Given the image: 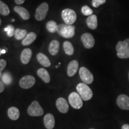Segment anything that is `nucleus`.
I'll use <instances>...</instances> for the list:
<instances>
[{"instance_id":"f257e3e1","label":"nucleus","mask_w":129,"mask_h":129,"mask_svg":"<svg viewBox=\"0 0 129 129\" xmlns=\"http://www.w3.org/2000/svg\"><path fill=\"white\" fill-rule=\"evenodd\" d=\"M116 51L118 57L120 59H129V38L118 42Z\"/></svg>"},{"instance_id":"f03ea898","label":"nucleus","mask_w":129,"mask_h":129,"mask_svg":"<svg viewBox=\"0 0 129 129\" xmlns=\"http://www.w3.org/2000/svg\"><path fill=\"white\" fill-rule=\"evenodd\" d=\"M77 93L80 94L82 99L85 101H89L93 97V91L87 84L81 83L77 85Z\"/></svg>"},{"instance_id":"7ed1b4c3","label":"nucleus","mask_w":129,"mask_h":129,"mask_svg":"<svg viewBox=\"0 0 129 129\" xmlns=\"http://www.w3.org/2000/svg\"><path fill=\"white\" fill-rule=\"evenodd\" d=\"M75 27L73 25H68L67 24H60L57 26V32L64 38H71L75 35Z\"/></svg>"},{"instance_id":"20e7f679","label":"nucleus","mask_w":129,"mask_h":129,"mask_svg":"<svg viewBox=\"0 0 129 129\" xmlns=\"http://www.w3.org/2000/svg\"><path fill=\"white\" fill-rule=\"evenodd\" d=\"M62 17L65 24L72 25L77 20V14L73 10L66 9L62 11Z\"/></svg>"},{"instance_id":"39448f33","label":"nucleus","mask_w":129,"mask_h":129,"mask_svg":"<svg viewBox=\"0 0 129 129\" xmlns=\"http://www.w3.org/2000/svg\"><path fill=\"white\" fill-rule=\"evenodd\" d=\"M28 113L29 115L32 117H40L43 115L44 110L40 105L39 102L37 101H34L29 106Z\"/></svg>"},{"instance_id":"423d86ee","label":"nucleus","mask_w":129,"mask_h":129,"mask_svg":"<svg viewBox=\"0 0 129 129\" xmlns=\"http://www.w3.org/2000/svg\"><path fill=\"white\" fill-rule=\"evenodd\" d=\"M68 101L71 106L75 109H80L83 105V99L77 92H72L68 97Z\"/></svg>"},{"instance_id":"0eeeda50","label":"nucleus","mask_w":129,"mask_h":129,"mask_svg":"<svg viewBox=\"0 0 129 129\" xmlns=\"http://www.w3.org/2000/svg\"><path fill=\"white\" fill-rule=\"evenodd\" d=\"M79 75H80L81 80L83 81L84 83L86 84H90L93 83L94 80V77L93 74L85 67L80 68L79 70Z\"/></svg>"},{"instance_id":"6e6552de","label":"nucleus","mask_w":129,"mask_h":129,"mask_svg":"<svg viewBox=\"0 0 129 129\" xmlns=\"http://www.w3.org/2000/svg\"><path fill=\"white\" fill-rule=\"evenodd\" d=\"M48 11V5L47 3H42L38 6L35 14V18L38 21H42L46 17Z\"/></svg>"},{"instance_id":"1a4fd4ad","label":"nucleus","mask_w":129,"mask_h":129,"mask_svg":"<svg viewBox=\"0 0 129 129\" xmlns=\"http://www.w3.org/2000/svg\"><path fill=\"white\" fill-rule=\"evenodd\" d=\"M35 83V78L32 75H26L19 81V85L23 89H28L34 86Z\"/></svg>"},{"instance_id":"9d476101","label":"nucleus","mask_w":129,"mask_h":129,"mask_svg":"<svg viewBox=\"0 0 129 129\" xmlns=\"http://www.w3.org/2000/svg\"><path fill=\"white\" fill-rule=\"evenodd\" d=\"M81 40L83 43L85 48H91L93 47L95 44V40L93 35L90 33H84L81 37Z\"/></svg>"},{"instance_id":"9b49d317","label":"nucleus","mask_w":129,"mask_h":129,"mask_svg":"<svg viewBox=\"0 0 129 129\" xmlns=\"http://www.w3.org/2000/svg\"><path fill=\"white\" fill-rule=\"evenodd\" d=\"M117 104L123 110H129V97L125 94H120L117 99Z\"/></svg>"},{"instance_id":"f8f14e48","label":"nucleus","mask_w":129,"mask_h":129,"mask_svg":"<svg viewBox=\"0 0 129 129\" xmlns=\"http://www.w3.org/2000/svg\"><path fill=\"white\" fill-rule=\"evenodd\" d=\"M56 107L59 111L62 114H66L69 111V105L67 100L63 98H58L56 102Z\"/></svg>"},{"instance_id":"ddd939ff","label":"nucleus","mask_w":129,"mask_h":129,"mask_svg":"<svg viewBox=\"0 0 129 129\" xmlns=\"http://www.w3.org/2000/svg\"><path fill=\"white\" fill-rule=\"evenodd\" d=\"M79 64L78 61L74 60L68 64L67 68V74L69 77H73L78 70Z\"/></svg>"},{"instance_id":"4468645a","label":"nucleus","mask_w":129,"mask_h":129,"mask_svg":"<svg viewBox=\"0 0 129 129\" xmlns=\"http://www.w3.org/2000/svg\"><path fill=\"white\" fill-rule=\"evenodd\" d=\"M44 126L47 129H53L55 125V120L51 114H47L44 117Z\"/></svg>"},{"instance_id":"2eb2a0df","label":"nucleus","mask_w":129,"mask_h":129,"mask_svg":"<svg viewBox=\"0 0 129 129\" xmlns=\"http://www.w3.org/2000/svg\"><path fill=\"white\" fill-rule=\"evenodd\" d=\"M32 54V51L30 48H27L24 49L20 55V60L22 63L24 64H28L31 59Z\"/></svg>"},{"instance_id":"dca6fc26","label":"nucleus","mask_w":129,"mask_h":129,"mask_svg":"<svg viewBox=\"0 0 129 129\" xmlns=\"http://www.w3.org/2000/svg\"><path fill=\"white\" fill-rule=\"evenodd\" d=\"M14 12L17 13V14H19L21 18L25 20H27L30 18V14L27 9L23 7L20 6H16L14 8Z\"/></svg>"},{"instance_id":"f3484780","label":"nucleus","mask_w":129,"mask_h":129,"mask_svg":"<svg viewBox=\"0 0 129 129\" xmlns=\"http://www.w3.org/2000/svg\"><path fill=\"white\" fill-rule=\"evenodd\" d=\"M60 48V43L57 40H53L50 43L48 47V51L52 56H55L57 54Z\"/></svg>"},{"instance_id":"a211bd4d","label":"nucleus","mask_w":129,"mask_h":129,"mask_svg":"<svg viewBox=\"0 0 129 129\" xmlns=\"http://www.w3.org/2000/svg\"><path fill=\"white\" fill-rule=\"evenodd\" d=\"M37 60L44 67H49L51 65V62L47 56L42 53H39L37 56Z\"/></svg>"},{"instance_id":"6ab92c4d","label":"nucleus","mask_w":129,"mask_h":129,"mask_svg":"<svg viewBox=\"0 0 129 129\" xmlns=\"http://www.w3.org/2000/svg\"><path fill=\"white\" fill-rule=\"evenodd\" d=\"M7 114L10 120L15 121L18 120L20 117V111L16 107L12 106L8 109Z\"/></svg>"},{"instance_id":"aec40b11","label":"nucleus","mask_w":129,"mask_h":129,"mask_svg":"<svg viewBox=\"0 0 129 129\" xmlns=\"http://www.w3.org/2000/svg\"><path fill=\"white\" fill-rule=\"evenodd\" d=\"M86 23L87 26L92 30L96 29L98 27V18L94 14L88 16L86 19Z\"/></svg>"},{"instance_id":"412c9836","label":"nucleus","mask_w":129,"mask_h":129,"mask_svg":"<svg viewBox=\"0 0 129 129\" xmlns=\"http://www.w3.org/2000/svg\"><path fill=\"white\" fill-rule=\"evenodd\" d=\"M37 75L43 81L46 83H48L50 81V76L48 72L44 68H40L37 71Z\"/></svg>"},{"instance_id":"4be33fe9","label":"nucleus","mask_w":129,"mask_h":129,"mask_svg":"<svg viewBox=\"0 0 129 129\" xmlns=\"http://www.w3.org/2000/svg\"><path fill=\"white\" fill-rule=\"evenodd\" d=\"M37 38V35L34 32H29L24 39L22 40V44L23 46H27L31 44Z\"/></svg>"},{"instance_id":"5701e85b","label":"nucleus","mask_w":129,"mask_h":129,"mask_svg":"<svg viewBox=\"0 0 129 129\" xmlns=\"http://www.w3.org/2000/svg\"><path fill=\"white\" fill-rule=\"evenodd\" d=\"M63 49L64 53L68 56H71L74 54V48L72 44L69 41H64L63 43Z\"/></svg>"},{"instance_id":"b1692460","label":"nucleus","mask_w":129,"mask_h":129,"mask_svg":"<svg viewBox=\"0 0 129 129\" xmlns=\"http://www.w3.org/2000/svg\"><path fill=\"white\" fill-rule=\"evenodd\" d=\"M27 35H28V33H27L26 30L19 28L16 29L15 33H14V37H15L16 39L17 40H23L26 37Z\"/></svg>"},{"instance_id":"393cba45","label":"nucleus","mask_w":129,"mask_h":129,"mask_svg":"<svg viewBox=\"0 0 129 129\" xmlns=\"http://www.w3.org/2000/svg\"><path fill=\"white\" fill-rule=\"evenodd\" d=\"M1 81L3 82L4 84L10 85L12 83L13 78L11 74L9 72H5L2 74L1 76Z\"/></svg>"},{"instance_id":"a878e982","label":"nucleus","mask_w":129,"mask_h":129,"mask_svg":"<svg viewBox=\"0 0 129 129\" xmlns=\"http://www.w3.org/2000/svg\"><path fill=\"white\" fill-rule=\"evenodd\" d=\"M10 9L7 5L0 0V14L1 15L7 16L10 14Z\"/></svg>"},{"instance_id":"bb28decb","label":"nucleus","mask_w":129,"mask_h":129,"mask_svg":"<svg viewBox=\"0 0 129 129\" xmlns=\"http://www.w3.org/2000/svg\"><path fill=\"white\" fill-rule=\"evenodd\" d=\"M57 25L56 22L51 20L47 22L46 24V28L48 32L51 33H54V32H57Z\"/></svg>"},{"instance_id":"cd10ccee","label":"nucleus","mask_w":129,"mask_h":129,"mask_svg":"<svg viewBox=\"0 0 129 129\" xmlns=\"http://www.w3.org/2000/svg\"><path fill=\"white\" fill-rule=\"evenodd\" d=\"M4 30L7 32V34L8 36L11 37H13L15 33V29H14V27L12 25H9L4 29Z\"/></svg>"},{"instance_id":"c85d7f7f","label":"nucleus","mask_w":129,"mask_h":129,"mask_svg":"<svg viewBox=\"0 0 129 129\" xmlns=\"http://www.w3.org/2000/svg\"><path fill=\"white\" fill-rule=\"evenodd\" d=\"M81 13L84 16H91L93 14V10L87 6H84L82 7Z\"/></svg>"},{"instance_id":"c756f323","label":"nucleus","mask_w":129,"mask_h":129,"mask_svg":"<svg viewBox=\"0 0 129 129\" xmlns=\"http://www.w3.org/2000/svg\"><path fill=\"white\" fill-rule=\"evenodd\" d=\"M106 3V0H92V6L95 8L99 7L100 6L105 4Z\"/></svg>"},{"instance_id":"7c9ffc66","label":"nucleus","mask_w":129,"mask_h":129,"mask_svg":"<svg viewBox=\"0 0 129 129\" xmlns=\"http://www.w3.org/2000/svg\"><path fill=\"white\" fill-rule=\"evenodd\" d=\"M7 65V62L4 59H0V78L2 76V71Z\"/></svg>"},{"instance_id":"2f4dec72","label":"nucleus","mask_w":129,"mask_h":129,"mask_svg":"<svg viewBox=\"0 0 129 129\" xmlns=\"http://www.w3.org/2000/svg\"><path fill=\"white\" fill-rule=\"evenodd\" d=\"M4 90V84L0 80V93H2Z\"/></svg>"},{"instance_id":"473e14b6","label":"nucleus","mask_w":129,"mask_h":129,"mask_svg":"<svg viewBox=\"0 0 129 129\" xmlns=\"http://www.w3.org/2000/svg\"><path fill=\"white\" fill-rule=\"evenodd\" d=\"M14 1H15V3L17 5H20L23 4L24 2L25 1V0H14Z\"/></svg>"},{"instance_id":"72a5a7b5","label":"nucleus","mask_w":129,"mask_h":129,"mask_svg":"<svg viewBox=\"0 0 129 129\" xmlns=\"http://www.w3.org/2000/svg\"><path fill=\"white\" fill-rule=\"evenodd\" d=\"M121 129H129V124H124L122 126Z\"/></svg>"},{"instance_id":"f704fd0d","label":"nucleus","mask_w":129,"mask_h":129,"mask_svg":"<svg viewBox=\"0 0 129 129\" xmlns=\"http://www.w3.org/2000/svg\"><path fill=\"white\" fill-rule=\"evenodd\" d=\"M1 54H2V50L0 48V56H1Z\"/></svg>"},{"instance_id":"c9c22d12","label":"nucleus","mask_w":129,"mask_h":129,"mask_svg":"<svg viewBox=\"0 0 129 129\" xmlns=\"http://www.w3.org/2000/svg\"><path fill=\"white\" fill-rule=\"evenodd\" d=\"M6 53V51H5L4 50H2V54H3V53Z\"/></svg>"},{"instance_id":"e433bc0d","label":"nucleus","mask_w":129,"mask_h":129,"mask_svg":"<svg viewBox=\"0 0 129 129\" xmlns=\"http://www.w3.org/2000/svg\"><path fill=\"white\" fill-rule=\"evenodd\" d=\"M1 19H0V26H1Z\"/></svg>"},{"instance_id":"4c0bfd02","label":"nucleus","mask_w":129,"mask_h":129,"mask_svg":"<svg viewBox=\"0 0 129 129\" xmlns=\"http://www.w3.org/2000/svg\"><path fill=\"white\" fill-rule=\"evenodd\" d=\"M128 80H129V72H128Z\"/></svg>"},{"instance_id":"58836bf2","label":"nucleus","mask_w":129,"mask_h":129,"mask_svg":"<svg viewBox=\"0 0 129 129\" xmlns=\"http://www.w3.org/2000/svg\"><path fill=\"white\" fill-rule=\"evenodd\" d=\"M90 129H94V128H90Z\"/></svg>"}]
</instances>
